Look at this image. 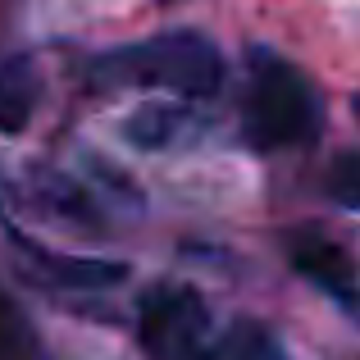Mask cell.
I'll return each instance as SVG.
<instances>
[{
  "label": "cell",
  "mask_w": 360,
  "mask_h": 360,
  "mask_svg": "<svg viewBox=\"0 0 360 360\" xmlns=\"http://www.w3.org/2000/svg\"><path fill=\"white\" fill-rule=\"evenodd\" d=\"M91 73L110 87H146L174 91L178 101H210L224 87V55L205 32L174 27V32H155L146 41L105 51L91 64Z\"/></svg>",
  "instance_id": "cell-1"
},
{
  "label": "cell",
  "mask_w": 360,
  "mask_h": 360,
  "mask_svg": "<svg viewBox=\"0 0 360 360\" xmlns=\"http://www.w3.org/2000/svg\"><path fill=\"white\" fill-rule=\"evenodd\" d=\"M324 123L319 91L292 60L269 46L246 51V91H242V137L255 150L310 146Z\"/></svg>",
  "instance_id": "cell-2"
},
{
  "label": "cell",
  "mask_w": 360,
  "mask_h": 360,
  "mask_svg": "<svg viewBox=\"0 0 360 360\" xmlns=\"http://www.w3.org/2000/svg\"><path fill=\"white\" fill-rule=\"evenodd\" d=\"M141 342L155 360H196L210 347V310L192 288H155L141 301Z\"/></svg>",
  "instance_id": "cell-3"
},
{
  "label": "cell",
  "mask_w": 360,
  "mask_h": 360,
  "mask_svg": "<svg viewBox=\"0 0 360 360\" xmlns=\"http://www.w3.org/2000/svg\"><path fill=\"white\" fill-rule=\"evenodd\" d=\"M18 251H23V260L32 264V274L41 283H51V288H115V283L128 278V264L119 260H96V255H64V251H41V246H32L27 238H18Z\"/></svg>",
  "instance_id": "cell-4"
},
{
  "label": "cell",
  "mask_w": 360,
  "mask_h": 360,
  "mask_svg": "<svg viewBox=\"0 0 360 360\" xmlns=\"http://www.w3.org/2000/svg\"><path fill=\"white\" fill-rule=\"evenodd\" d=\"M201 132V119L192 115L187 105H169V101H150V105L132 110L123 119V141L137 150H169L183 146Z\"/></svg>",
  "instance_id": "cell-5"
},
{
  "label": "cell",
  "mask_w": 360,
  "mask_h": 360,
  "mask_svg": "<svg viewBox=\"0 0 360 360\" xmlns=\"http://www.w3.org/2000/svg\"><path fill=\"white\" fill-rule=\"evenodd\" d=\"M288 260H292V269H301L315 288L333 292V297H352V283H356L352 260H347L333 242L315 238V233H297L292 246H288Z\"/></svg>",
  "instance_id": "cell-6"
},
{
  "label": "cell",
  "mask_w": 360,
  "mask_h": 360,
  "mask_svg": "<svg viewBox=\"0 0 360 360\" xmlns=\"http://www.w3.org/2000/svg\"><path fill=\"white\" fill-rule=\"evenodd\" d=\"M37 110V73L32 60L14 55L0 64V132H23Z\"/></svg>",
  "instance_id": "cell-7"
},
{
  "label": "cell",
  "mask_w": 360,
  "mask_h": 360,
  "mask_svg": "<svg viewBox=\"0 0 360 360\" xmlns=\"http://www.w3.org/2000/svg\"><path fill=\"white\" fill-rule=\"evenodd\" d=\"M32 192L41 201V210H51L55 219L64 224H96L91 214V201L73 178H64L60 169H32Z\"/></svg>",
  "instance_id": "cell-8"
},
{
  "label": "cell",
  "mask_w": 360,
  "mask_h": 360,
  "mask_svg": "<svg viewBox=\"0 0 360 360\" xmlns=\"http://www.w3.org/2000/svg\"><path fill=\"white\" fill-rule=\"evenodd\" d=\"M219 360H288V352H283L278 333H274L269 324L242 315V319H233L229 333L219 338Z\"/></svg>",
  "instance_id": "cell-9"
},
{
  "label": "cell",
  "mask_w": 360,
  "mask_h": 360,
  "mask_svg": "<svg viewBox=\"0 0 360 360\" xmlns=\"http://www.w3.org/2000/svg\"><path fill=\"white\" fill-rule=\"evenodd\" d=\"M328 196L360 210V155L356 150H342V155L328 165Z\"/></svg>",
  "instance_id": "cell-10"
},
{
  "label": "cell",
  "mask_w": 360,
  "mask_h": 360,
  "mask_svg": "<svg viewBox=\"0 0 360 360\" xmlns=\"http://www.w3.org/2000/svg\"><path fill=\"white\" fill-rule=\"evenodd\" d=\"M352 110H356V119H360V96H356V101H352Z\"/></svg>",
  "instance_id": "cell-11"
}]
</instances>
